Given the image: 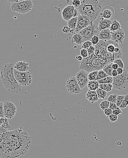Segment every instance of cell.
Here are the masks:
<instances>
[{
  "instance_id": "cb8c5ba5",
  "label": "cell",
  "mask_w": 128,
  "mask_h": 158,
  "mask_svg": "<svg viewBox=\"0 0 128 158\" xmlns=\"http://www.w3.org/2000/svg\"><path fill=\"white\" fill-rule=\"evenodd\" d=\"M100 88L108 93L113 89V86L111 83L101 84H100Z\"/></svg>"
},
{
  "instance_id": "e575fe53",
  "label": "cell",
  "mask_w": 128,
  "mask_h": 158,
  "mask_svg": "<svg viewBox=\"0 0 128 158\" xmlns=\"http://www.w3.org/2000/svg\"><path fill=\"white\" fill-rule=\"evenodd\" d=\"M128 106V95L126 94L125 95V97L124 98V101H123V102L121 105L120 106V108H125L127 107Z\"/></svg>"
},
{
  "instance_id": "5b68a950",
  "label": "cell",
  "mask_w": 128,
  "mask_h": 158,
  "mask_svg": "<svg viewBox=\"0 0 128 158\" xmlns=\"http://www.w3.org/2000/svg\"><path fill=\"white\" fill-rule=\"evenodd\" d=\"M113 89L116 90H122L128 86V73L124 70L123 73L113 77Z\"/></svg>"
},
{
  "instance_id": "836d02e7",
  "label": "cell",
  "mask_w": 128,
  "mask_h": 158,
  "mask_svg": "<svg viewBox=\"0 0 128 158\" xmlns=\"http://www.w3.org/2000/svg\"><path fill=\"white\" fill-rule=\"evenodd\" d=\"M93 44L92 42L90 41H86L84 42L83 44H82L81 49H88L89 48H90L91 46H92Z\"/></svg>"
},
{
  "instance_id": "f546056e",
  "label": "cell",
  "mask_w": 128,
  "mask_h": 158,
  "mask_svg": "<svg viewBox=\"0 0 128 158\" xmlns=\"http://www.w3.org/2000/svg\"><path fill=\"white\" fill-rule=\"evenodd\" d=\"M109 104H110V102L107 100L102 101L100 103V108L102 110L104 111L107 108H109Z\"/></svg>"
},
{
  "instance_id": "f6af8a7d",
  "label": "cell",
  "mask_w": 128,
  "mask_h": 158,
  "mask_svg": "<svg viewBox=\"0 0 128 158\" xmlns=\"http://www.w3.org/2000/svg\"><path fill=\"white\" fill-rule=\"evenodd\" d=\"M62 31L64 33H70V29L69 27L68 26H65L63 27V29H62Z\"/></svg>"
},
{
  "instance_id": "ee69618b",
  "label": "cell",
  "mask_w": 128,
  "mask_h": 158,
  "mask_svg": "<svg viewBox=\"0 0 128 158\" xmlns=\"http://www.w3.org/2000/svg\"><path fill=\"white\" fill-rule=\"evenodd\" d=\"M109 108L112 110H114L116 109V108H117L118 106H117L116 103H113V102H110Z\"/></svg>"
},
{
  "instance_id": "8992f818",
  "label": "cell",
  "mask_w": 128,
  "mask_h": 158,
  "mask_svg": "<svg viewBox=\"0 0 128 158\" xmlns=\"http://www.w3.org/2000/svg\"><path fill=\"white\" fill-rule=\"evenodd\" d=\"M13 71L16 80L21 86L25 87L32 83V76L30 72H20L14 68Z\"/></svg>"
},
{
  "instance_id": "7402d4cb",
  "label": "cell",
  "mask_w": 128,
  "mask_h": 158,
  "mask_svg": "<svg viewBox=\"0 0 128 158\" xmlns=\"http://www.w3.org/2000/svg\"><path fill=\"white\" fill-rule=\"evenodd\" d=\"M87 87L89 90L96 91L98 88H100V84L98 81H89Z\"/></svg>"
},
{
  "instance_id": "d4e9b609",
  "label": "cell",
  "mask_w": 128,
  "mask_h": 158,
  "mask_svg": "<svg viewBox=\"0 0 128 158\" xmlns=\"http://www.w3.org/2000/svg\"><path fill=\"white\" fill-rule=\"evenodd\" d=\"M96 91L98 97L99 99H104L107 97L108 93L107 91L104 90L99 88Z\"/></svg>"
},
{
  "instance_id": "5bb4252c",
  "label": "cell",
  "mask_w": 128,
  "mask_h": 158,
  "mask_svg": "<svg viewBox=\"0 0 128 158\" xmlns=\"http://www.w3.org/2000/svg\"><path fill=\"white\" fill-rule=\"evenodd\" d=\"M114 13L115 11L112 6H107L102 8L100 15L101 17L105 19H110L114 16Z\"/></svg>"
},
{
  "instance_id": "9a60e30c",
  "label": "cell",
  "mask_w": 128,
  "mask_h": 158,
  "mask_svg": "<svg viewBox=\"0 0 128 158\" xmlns=\"http://www.w3.org/2000/svg\"><path fill=\"white\" fill-rule=\"evenodd\" d=\"M100 2L102 8L107 6H116L122 4L124 0H98Z\"/></svg>"
},
{
  "instance_id": "8fae6325",
  "label": "cell",
  "mask_w": 128,
  "mask_h": 158,
  "mask_svg": "<svg viewBox=\"0 0 128 158\" xmlns=\"http://www.w3.org/2000/svg\"><path fill=\"white\" fill-rule=\"evenodd\" d=\"M88 72L84 70H81L76 74L75 77L77 81L82 90L87 86L88 84Z\"/></svg>"
},
{
  "instance_id": "d6986e66",
  "label": "cell",
  "mask_w": 128,
  "mask_h": 158,
  "mask_svg": "<svg viewBox=\"0 0 128 158\" xmlns=\"http://www.w3.org/2000/svg\"><path fill=\"white\" fill-rule=\"evenodd\" d=\"M86 98L92 103L96 102L99 99L96 91L90 90H89L86 93Z\"/></svg>"
},
{
  "instance_id": "ffe728a7",
  "label": "cell",
  "mask_w": 128,
  "mask_h": 158,
  "mask_svg": "<svg viewBox=\"0 0 128 158\" xmlns=\"http://www.w3.org/2000/svg\"><path fill=\"white\" fill-rule=\"evenodd\" d=\"M78 20V17H74L67 22V26L70 29V33H75L76 28L77 22Z\"/></svg>"
},
{
  "instance_id": "277c9868",
  "label": "cell",
  "mask_w": 128,
  "mask_h": 158,
  "mask_svg": "<svg viewBox=\"0 0 128 158\" xmlns=\"http://www.w3.org/2000/svg\"><path fill=\"white\" fill-rule=\"evenodd\" d=\"M33 6L32 0H26L18 3H11V9L13 12L22 14L29 13L33 8Z\"/></svg>"
},
{
  "instance_id": "44dd1931",
  "label": "cell",
  "mask_w": 128,
  "mask_h": 158,
  "mask_svg": "<svg viewBox=\"0 0 128 158\" xmlns=\"http://www.w3.org/2000/svg\"><path fill=\"white\" fill-rule=\"evenodd\" d=\"M72 42L77 45H82L84 42L82 36L79 33L74 34L72 38Z\"/></svg>"
},
{
  "instance_id": "ab89813d",
  "label": "cell",
  "mask_w": 128,
  "mask_h": 158,
  "mask_svg": "<svg viewBox=\"0 0 128 158\" xmlns=\"http://www.w3.org/2000/svg\"><path fill=\"white\" fill-rule=\"evenodd\" d=\"M81 1L80 0H73L72 1V4L76 8H79L81 6Z\"/></svg>"
},
{
  "instance_id": "74e56055",
  "label": "cell",
  "mask_w": 128,
  "mask_h": 158,
  "mask_svg": "<svg viewBox=\"0 0 128 158\" xmlns=\"http://www.w3.org/2000/svg\"><path fill=\"white\" fill-rule=\"evenodd\" d=\"M81 54L83 58H86L88 57L89 55L88 50L85 49H81Z\"/></svg>"
},
{
  "instance_id": "f35d334b",
  "label": "cell",
  "mask_w": 128,
  "mask_h": 158,
  "mask_svg": "<svg viewBox=\"0 0 128 158\" xmlns=\"http://www.w3.org/2000/svg\"><path fill=\"white\" fill-rule=\"evenodd\" d=\"M0 117L1 118H5L4 109L3 106V102H0Z\"/></svg>"
},
{
  "instance_id": "bcb514c9",
  "label": "cell",
  "mask_w": 128,
  "mask_h": 158,
  "mask_svg": "<svg viewBox=\"0 0 128 158\" xmlns=\"http://www.w3.org/2000/svg\"><path fill=\"white\" fill-rule=\"evenodd\" d=\"M24 1H26V0H8V1L11 3H18V2Z\"/></svg>"
},
{
  "instance_id": "db71d44e",
  "label": "cell",
  "mask_w": 128,
  "mask_h": 158,
  "mask_svg": "<svg viewBox=\"0 0 128 158\" xmlns=\"http://www.w3.org/2000/svg\"><path fill=\"white\" fill-rule=\"evenodd\" d=\"M127 24H128V22H127Z\"/></svg>"
},
{
  "instance_id": "e0dca14e",
  "label": "cell",
  "mask_w": 128,
  "mask_h": 158,
  "mask_svg": "<svg viewBox=\"0 0 128 158\" xmlns=\"http://www.w3.org/2000/svg\"><path fill=\"white\" fill-rule=\"evenodd\" d=\"M112 22V21L110 20V19H105L102 17H100L98 25L99 31L100 32L101 30L104 29H109Z\"/></svg>"
},
{
  "instance_id": "7c38bea8",
  "label": "cell",
  "mask_w": 128,
  "mask_h": 158,
  "mask_svg": "<svg viewBox=\"0 0 128 158\" xmlns=\"http://www.w3.org/2000/svg\"><path fill=\"white\" fill-rule=\"evenodd\" d=\"M94 21L90 20L85 16L79 14L78 17V20L77 22L76 28L75 33H79L85 28H86L90 24H93Z\"/></svg>"
},
{
  "instance_id": "83f0119b",
  "label": "cell",
  "mask_w": 128,
  "mask_h": 158,
  "mask_svg": "<svg viewBox=\"0 0 128 158\" xmlns=\"http://www.w3.org/2000/svg\"><path fill=\"white\" fill-rule=\"evenodd\" d=\"M112 63H110V64H108V65H106L103 68V70L109 76H112V73L113 70V69L112 67Z\"/></svg>"
},
{
  "instance_id": "f907efd6",
  "label": "cell",
  "mask_w": 128,
  "mask_h": 158,
  "mask_svg": "<svg viewBox=\"0 0 128 158\" xmlns=\"http://www.w3.org/2000/svg\"><path fill=\"white\" fill-rule=\"evenodd\" d=\"M120 50H121V49L120 48L119 46H117V47H115L114 49V53H117L118 52H120Z\"/></svg>"
},
{
  "instance_id": "681fc988",
  "label": "cell",
  "mask_w": 128,
  "mask_h": 158,
  "mask_svg": "<svg viewBox=\"0 0 128 158\" xmlns=\"http://www.w3.org/2000/svg\"><path fill=\"white\" fill-rule=\"evenodd\" d=\"M118 75V74L117 70H113L112 73V77H117Z\"/></svg>"
},
{
  "instance_id": "4fadbf2b",
  "label": "cell",
  "mask_w": 128,
  "mask_h": 158,
  "mask_svg": "<svg viewBox=\"0 0 128 158\" xmlns=\"http://www.w3.org/2000/svg\"><path fill=\"white\" fill-rule=\"evenodd\" d=\"M111 33L112 40L118 44H123V42L125 39V32L122 29Z\"/></svg>"
},
{
  "instance_id": "1f68e13d",
  "label": "cell",
  "mask_w": 128,
  "mask_h": 158,
  "mask_svg": "<svg viewBox=\"0 0 128 158\" xmlns=\"http://www.w3.org/2000/svg\"><path fill=\"white\" fill-rule=\"evenodd\" d=\"M117 98V95L116 94H113L110 95L107 98V101H109L110 102L113 103H116Z\"/></svg>"
},
{
  "instance_id": "3957f363",
  "label": "cell",
  "mask_w": 128,
  "mask_h": 158,
  "mask_svg": "<svg viewBox=\"0 0 128 158\" xmlns=\"http://www.w3.org/2000/svg\"><path fill=\"white\" fill-rule=\"evenodd\" d=\"M78 10L79 14L94 22L100 13L102 7L98 0H82Z\"/></svg>"
},
{
  "instance_id": "816d5d0a",
  "label": "cell",
  "mask_w": 128,
  "mask_h": 158,
  "mask_svg": "<svg viewBox=\"0 0 128 158\" xmlns=\"http://www.w3.org/2000/svg\"><path fill=\"white\" fill-rule=\"evenodd\" d=\"M76 59L78 60L79 61H81L83 59V57H82L81 55H78V56H77L76 57Z\"/></svg>"
},
{
  "instance_id": "d6a6232c",
  "label": "cell",
  "mask_w": 128,
  "mask_h": 158,
  "mask_svg": "<svg viewBox=\"0 0 128 158\" xmlns=\"http://www.w3.org/2000/svg\"><path fill=\"white\" fill-rule=\"evenodd\" d=\"M125 97V95H117V98L116 104L117 106L118 107H120L121 105L123 102L124 101V98Z\"/></svg>"
},
{
  "instance_id": "4dcf8cb0",
  "label": "cell",
  "mask_w": 128,
  "mask_h": 158,
  "mask_svg": "<svg viewBox=\"0 0 128 158\" xmlns=\"http://www.w3.org/2000/svg\"><path fill=\"white\" fill-rule=\"evenodd\" d=\"M98 71L95 70L90 72L88 74V79L89 81H96L97 77Z\"/></svg>"
},
{
  "instance_id": "ac0fdd59",
  "label": "cell",
  "mask_w": 128,
  "mask_h": 158,
  "mask_svg": "<svg viewBox=\"0 0 128 158\" xmlns=\"http://www.w3.org/2000/svg\"><path fill=\"white\" fill-rule=\"evenodd\" d=\"M111 33L109 29H106L100 32L98 36L100 40H111L112 39Z\"/></svg>"
},
{
  "instance_id": "d590c367",
  "label": "cell",
  "mask_w": 128,
  "mask_h": 158,
  "mask_svg": "<svg viewBox=\"0 0 128 158\" xmlns=\"http://www.w3.org/2000/svg\"><path fill=\"white\" fill-rule=\"evenodd\" d=\"M114 63L117 64L118 65L120 68H124V64L123 61L121 58H116L114 61Z\"/></svg>"
},
{
  "instance_id": "30bf717a",
  "label": "cell",
  "mask_w": 128,
  "mask_h": 158,
  "mask_svg": "<svg viewBox=\"0 0 128 158\" xmlns=\"http://www.w3.org/2000/svg\"><path fill=\"white\" fill-rule=\"evenodd\" d=\"M4 109L5 118L7 119H12L17 113V107L14 103L10 101H6L3 102Z\"/></svg>"
},
{
  "instance_id": "b9f144b4",
  "label": "cell",
  "mask_w": 128,
  "mask_h": 158,
  "mask_svg": "<svg viewBox=\"0 0 128 158\" xmlns=\"http://www.w3.org/2000/svg\"><path fill=\"white\" fill-rule=\"evenodd\" d=\"M104 113L105 114V115L107 116L108 118L109 117L110 115H111L113 113V110L111 109L110 108H107L104 111Z\"/></svg>"
},
{
  "instance_id": "f5cc1de1",
  "label": "cell",
  "mask_w": 128,
  "mask_h": 158,
  "mask_svg": "<svg viewBox=\"0 0 128 158\" xmlns=\"http://www.w3.org/2000/svg\"><path fill=\"white\" fill-rule=\"evenodd\" d=\"M127 26H128V24H127Z\"/></svg>"
},
{
  "instance_id": "ba28073f",
  "label": "cell",
  "mask_w": 128,
  "mask_h": 158,
  "mask_svg": "<svg viewBox=\"0 0 128 158\" xmlns=\"http://www.w3.org/2000/svg\"><path fill=\"white\" fill-rule=\"evenodd\" d=\"M66 88L67 91L71 94H78L82 92V89L75 77H71L68 79L66 82Z\"/></svg>"
},
{
  "instance_id": "2e32d148",
  "label": "cell",
  "mask_w": 128,
  "mask_h": 158,
  "mask_svg": "<svg viewBox=\"0 0 128 158\" xmlns=\"http://www.w3.org/2000/svg\"><path fill=\"white\" fill-rule=\"evenodd\" d=\"M14 68L20 72H27L30 70L28 63L25 61L18 62L14 65Z\"/></svg>"
},
{
  "instance_id": "7dc6e473",
  "label": "cell",
  "mask_w": 128,
  "mask_h": 158,
  "mask_svg": "<svg viewBox=\"0 0 128 158\" xmlns=\"http://www.w3.org/2000/svg\"><path fill=\"white\" fill-rule=\"evenodd\" d=\"M117 71L118 74V75H119V74H123L124 70H123V68L119 67V68H118L117 70Z\"/></svg>"
},
{
  "instance_id": "52a82bcc",
  "label": "cell",
  "mask_w": 128,
  "mask_h": 158,
  "mask_svg": "<svg viewBox=\"0 0 128 158\" xmlns=\"http://www.w3.org/2000/svg\"><path fill=\"white\" fill-rule=\"evenodd\" d=\"M99 33L100 31L98 29V26L93 23L81 30L78 33L81 35L84 41L85 42L86 41H91L94 36L99 35Z\"/></svg>"
},
{
  "instance_id": "9c48e42d",
  "label": "cell",
  "mask_w": 128,
  "mask_h": 158,
  "mask_svg": "<svg viewBox=\"0 0 128 158\" xmlns=\"http://www.w3.org/2000/svg\"><path fill=\"white\" fill-rule=\"evenodd\" d=\"M79 15V13L77 9L71 5L67 6L64 8L61 13L62 18L67 22L73 17H78Z\"/></svg>"
},
{
  "instance_id": "c3c4849f",
  "label": "cell",
  "mask_w": 128,
  "mask_h": 158,
  "mask_svg": "<svg viewBox=\"0 0 128 158\" xmlns=\"http://www.w3.org/2000/svg\"><path fill=\"white\" fill-rule=\"evenodd\" d=\"M112 67L113 69L114 70H117L118 68H119V66L117 64L114 63H112Z\"/></svg>"
},
{
  "instance_id": "6da1fadb",
  "label": "cell",
  "mask_w": 128,
  "mask_h": 158,
  "mask_svg": "<svg viewBox=\"0 0 128 158\" xmlns=\"http://www.w3.org/2000/svg\"><path fill=\"white\" fill-rule=\"evenodd\" d=\"M0 132L1 158H17L28 152L31 137L22 127L8 131L1 127Z\"/></svg>"
},
{
  "instance_id": "60d3db41",
  "label": "cell",
  "mask_w": 128,
  "mask_h": 158,
  "mask_svg": "<svg viewBox=\"0 0 128 158\" xmlns=\"http://www.w3.org/2000/svg\"><path fill=\"white\" fill-rule=\"evenodd\" d=\"M109 118V120L112 123H114L117 121L118 117L117 115H114L112 113L111 115H110Z\"/></svg>"
},
{
  "instance_id": "603a6c76",
  "label": "cell",
  "mask_w": 128,
  "mask_h": 158,
  "mask_svg": "<svg viewBox=\"0 0 128 158\" xmlns=\"http://www.w3.org/2000/svg\"><path fill=\"white\" fill-rule=\"evenodd\" d=\"M120 29L121 25L120 22L117 21L116 19H114L113 21H112L111 25L110 26L109 29L111 32H113L117 31Z\"/></svg>"
},
{
  "instance_id": "f1b7e54d",
  "label": "cell",
  "mask_w": 128,
  "mask_h": 158,
  "mask_svg": "<svg viewBox=\"0 0 128 158\" xmlns=\"http://www.w3.org/2000/svg\"><path fill=\"white\" fill-rule=\"evenodd\" d=\"M108 76L109 75L103 70H101L98 71V74L97 77L96 81H98V80H100V79L106 77Z\"/></svg>"
},
{
  "instance_id": "484cf974",
  "label": "cell",
  "mask_w": 128,
  "mask_h": 158,
  "mask_svg": "<svg viewBox=\"0 0 128 158\" xmlns=\"http://www.w3.org/2000/svg\"><path fill=\"white\" fill-rule=\"evenodd\" d=\"M113 81V77H112V76H108V77H106L98 80V81L100 84H107V83H111V84H112Z\"/></svg>"
},
{
  "instance_id": "7bdbcfd3",
  "label": "cell",
  "mask_w": 128,
  "mask_h": 158,
  "mask_svg": "<svg viewBox=\"0 0 128 158\" xmlns=\"http://www.w3.org/2000/svg\"><path fill=\"white\" fill-rule=\"evenodd\" d=\"M122 113V110H121V109L120 108V107H118V108H116V109L113 110V114H114V115H117V116H118L119 115Z\"/></svg>"
},
{
  "instance_id": "8d00e7d4",
  "label": "cell",
  "mask_w": 128,
  "mask_h": 158,
  "mask_svg": "<svg viewBox=\"0 0 128 158\" xmlns=\"http://www.w3.org/2000/svg\"><path fill=\"white\" fill-rule=\"evenodd\" d=\"M100 39L99 38V36L98 35H95L92 38V40L90 41L92 42V43L93 45H97L99 42H100Z\"/></svg>"
},
{
  "instance_id": "7a4b0ae2",
  "label": "cell",
  "mask_w": 128,
  "mask_h": 158,
  "mask_svg": "<svg viewBox=\"0 0 128 158\" xmlns=\"http://www.w3.org/2000/svg\"><path fill=\"white\" fill-rule=\"evenodd\" d=\"M12 63L4 65L1 71V79L2 85L9 93H19L21 92V86L17 82L14 75Z\"/></svg>"
},
{
  "instance_id": "4316f807",
  "label": "cell",
  "mask_w": 128,
  "mask_h": 158,
  "mask_svg": "<svg viewBox=\"0 0 128 158\" xmlns=\"http://www.w3.org/2000/svg\"><path fill=\"white\" fill-rule=\"evenodd\" d=\"M1 127L3 128H5L6 129L11 128V126L9 124L8 119L5 118H1V122H0Z\"/></svg>"
}]
</instances>
